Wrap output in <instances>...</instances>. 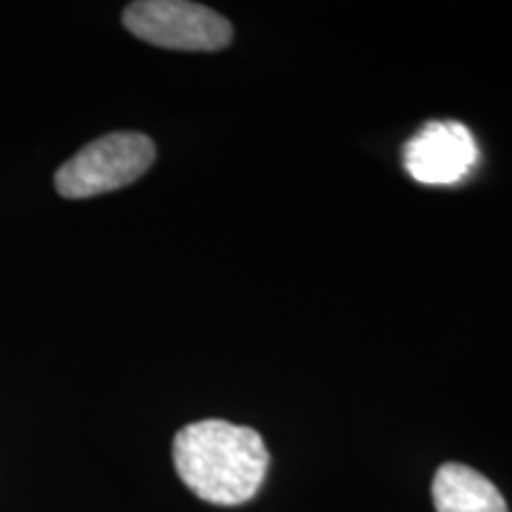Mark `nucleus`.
<instances>
[{
  "mask_svg": "<svg viewBox=\"0 0 512 512\" xmlns=\"http://www.w3.org/2000/svg\"><path fill=\"white\" fill-rule=\"evenodd\" d=\"M174 463L183 484L202 501L240 505L261 489L271 456L252 427L202 420L176 434Z\"/></svg>",
  "mask_w": 512,
  "mask_h": 512,
  "instance_id": "obj_1",
  "label": "nucleus"
},
{
  "mask_svg": "<svg viewBox=\"0 0 512 512\" xmlns=\"http://www.w3.org/2000/svg\"><path fill=\"white\" fill-rule=\"evenodd\" d=\"M155 143L138 131H119L88 143L55 174V188L69 200L105 195L136 183L155 162Z\"/></svg>",
  "mask_w": 512,
  "mask_h": 512,
  "instance_id": "obj_2",
  "label": "nucleus"
},
{
  "mask_svg": "<svg viewBox=\"0 0 512 512\" xmlns=\"http://www.w3.org/2000/svg\"><path fill=\"white\" fill-rule=\"evenodd\" d=\"M124 27L140 41L185 53H214L233 41L226 17L188 0H138L124 10Z\"/></svg>",
  "mask_w": 512,
  "mask_h": 512,
  "instance_id": "obj_3",
  "label": "nucleus"
},
{
  "mask_svg": "<svg viewBox=\"0 0 512 512\" xmlns=\"http://www.w3.org/2000/svg\"><path fill=\"white\" fill-rule=\"evenodd\" d=\"M477 159V140L458 121H430L403 147V166L425 185L463 181L477 166Z\"/></svg>",
  "mask_w": 512,
  "mask_h": 512,
  "instance_id": "obj_4",
  "label": "nucleus"
},
{
  "mask_svg": "<svg viewBox=\"0 0 512 512\" xmlns=\"http://www.w3.org/2000/svg\"><path fill=\"white\" fill-rule=\"evenodd\" d=\"M437 512H508L498 486L482 472L460 463L441 465L432 482Z\"/></svg>",
  "mask_w": 512,
  "mask_h": 512,
  "instance_id": "obj_5",
  "label": "nucleus"
}]
</instances>
